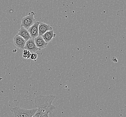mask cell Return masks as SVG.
Wrapping results in <instances>:
<instances>
[{"instance_id":"9","label":"cell","mask_w":126,"mask_h":117,"mask_svg":"<svg viewBox=\"0 0 126 117\" xmlns=\"http://www.w3.org/2000/svg\"><path fill=\"white\" fill-rule=\"evenodd\" d=\"M56 36V34L54 33L53 30H52L46 32L41 36L46 42L49 43Z\"/></svg>"},{"instance_id":"1","label":"cell","mask_w":126,"mask_h":117,"mask_svg":"<svg viewBox=\"0 0 126 117\" xmlns=\"http://www.w3.org/2000/svg\"><path fill=\"white\" fill-rule=\"evenodd\" d=\"M55 97L54 95H39L36 97L34 103L37 110L33 117H48V114L56 109L55 106L52 104Z\"/></svg>"},{"instance_id":"11","label":"cell","mask_w":126,"mask_h":117,"mask_svg":"<svg viewBox=\"0 0 126 117\" xmlns=\"http://www.w3.org/2000/svg\"><path fill=\"white\" fill-rule=\"evenodd\" d=\"M31 55V53L30 51H29L28 50L24 49L23 51L22 57L23 58H25V59H29L30 58Z\"/></svg>"},{"instance_id":"4","label":"cell","mask_w":126,"mask_h":117,"mask_svg":"<svg viewBox=\"0 0 126 117\" xmlns=\"http://www.w3.org/2000/svg\"><path fill=\"white\" fill-rule=\"evenodd\" d=\"M24 49L30 51L31 53L35 52L36 51L39 50L35 45L34 38H30L28 41H26L25 46Z\"/></svg>"},{"instance_id":"3","label":"cell","mask_w":126,"mask_h":117,"mask_svg":"<svg viewBox=\"0 0 126 117\" xmlns=\"http://www.w3.org/2000/svg\"><path fill=\"white\" fill-rule=\"evenodd\" d=\"M35 15V14L33 12L28 13V15L26 16L25 17H23L22 19L21 26L28 29L35 22V19L34 18Z\"/></svg>"},{"instance_id":"12","label":"cell","mask_w":126,"mask_h":117,"mask_svg":"<svg viewBox=\"0 0 126 117\" xmlns=\"http://www.w3.org/2000/svg\"><path fill=\"white\" fill-rule=\"evenodd\" d=\"M37 58H38V54H37L35 52L31 53L30 58L32 60L35 61L36 59Z\"/></svg>"},{"instance_id":"6","label":"cell","mask_w":126,"mask_h":117,"mask_svg":"<svg viewBox=\"0 0 126 117\" xmlns=\"http://www.w3.org/2000/svg\"><path fill=\"white\" fill-rule=\"evenodd\" d=\"M53 30V27L49 24L43 22H40L38 26L39 36H41L48 31Z\"/></svg>"},{"instance_id":"8","label":"cell","mask_w":126,"mask_h":117,"mask_svg":"<svg viewBox=\"0 0 126 117\" xmlns=\"http://www.w3.org/2000/svg\"><path fill=\"white\" fill-rule=\"evenodd\" d=\"M35 45L39 50H41L47 47L48 43L46 42L42 36H38L34 38Z\"/></svg>"},{"instance_id":"2","label":"cell","mask_w":126,"mask_h":117,"mask_svg":"<svg viewBox=\"0 0 126 117\" xmlns=\"http://www.w3.org/2000/svg\"><path fill=\"white\" fill-rule=\"evenodd\" d=\"M10 110L14 113L15 117H32L35 114L37 109L35 108L28 110L16 106L11 108Z\"/></svg>"},{"instance_id":"10","label":"cell","mask_w":126,"mask_h":117,"mask_svg":"<svg viewBox=\"0 0 126 117\" xmlns=\"http://www.w3.org/2000/svg\"><path fill=\"white\" fill-rule=\"evenodd\" d=\"M18 34L19 36H21L26 41H28V40L32 38L28 29H26L25 28L22 26H21L20 29L18 30Z\"/></svg>"},{"instance_id":"5","label":"cell","mask_w":126,"mask_h":117,"mask_svg":"<svg viewBox=\"0 0 126 117\" xmlns=\"http://www.w3.org/2000/svg\"><path fill=\"white\" fill-rule=\"evenodd\" d=\"M14 44L15 46L18 48L24 49L25 46L26 41L21 36L16 34L14 38Z\"/></svg>"},{"instance_id":"7","label":"cell","mask_w":126,"mask_h":117,"mask_svg":"<svg viewBox=\"0 0 126 117\" xmlns=\"http://www.w3.org/2000/svg\"><path fill=\"white\" fill-rule=\"evenodd\" d=\"M40 23V22L39 21H35L33 25L28 29L32 38H35L39 36L38 26Z\"/></svg>"},{"instance_id":"13","label":"cell","mask_w":126,"mask_h":117,"mask_svg":"<svg viewBox=\"0 0 126 117\" xmlns=\"http://www.w3.org/2000/svg\"><path fill=\"white\" fill-rule=\"evenodd\" d=\"M112 61H113L114 62H117V58H112Z\"/></svg>"}]
</instances>
